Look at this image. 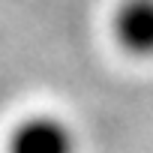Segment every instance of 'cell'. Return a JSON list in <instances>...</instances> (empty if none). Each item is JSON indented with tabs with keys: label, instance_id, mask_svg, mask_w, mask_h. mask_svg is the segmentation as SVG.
Wrapping results in <instances>:
<instances>
[{
	"label": "cell",
	"instance_id": "6da1fadb",
	"mask_svg": "<svg viewBox=\"0 0 153 153\" xmlns=\"http://www.w3.org/2000/svg\"><path fill=\"white\" fill-rule=\"evenodd\" d=\"M9 153H75V144L57 117H27L12 129Z\"/></svg>",
	"mask_w": 153,
	"mask_h": 153
},
{
	"label": "cell",
	"instance_id": "7a4b0ae2",
	"mask_svg": "<svg viewBox=\"0 0 153 153\" xmlns=\"http://www.w3.org/2000/svg\"><path fill=\"white\" fill-rule=\"evenodd\" d=\"M117 42L132 54H153V0H126L114 15Z\"/></svg>",
	"mask_w": 153,
	"mask_h": 153
}]
</instances>
